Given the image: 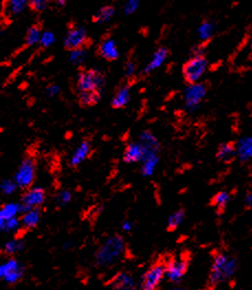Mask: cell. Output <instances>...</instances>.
<instances>
[{"label":"cell","instance_id":"cell-25","mask_svg":"<svg viewBox=\"0 0 252 290\" xmlns=\"http://www.w3.org/2000/svg\"><path fill=\"white\" fill-rule=\"evenodd\" d=\"M184 218H185V211L183 208H180V210H177L176 212L172 214L168 220V231L170 232L175 231L183 222Z\"/></svg>","mask_w":252,"mask_h":290},{"label":"cell","instance_id":"cell-10","mask_svg":"<svg viewBox=\"0 0 252 290\" xmlns=\"http://www.w3.org/2000/svg\"><path fill=\"white\" fill-rule=\"evenodd\" d=\"M188 264L183 259H172L165 265V277L171 282L177 284L187 272Z\"/></svg>","mask_w":252,"mask_h":290},{"label":"cell","instance_id":"cell-9","mask_svg":"<svg viewBox=\"0 0 252 290\" xmlns=\"http://www.w3.org/2000/svg\"><path fill=\"white\" fill-rule=\"evenodd\" d=\"M45 200V192L42 188H32L26 191L21 200L20 208L21 212L25 213L32 208H38L40 205L43 204Z\"/></svg>","mask_w":252,"mask_h":290},{"label":"cell","instance_id":"cell-40","mask_svg":"<svg viewBox=\"0 0 252 290\" xmlns=\"http://www.w3.org/2000/svg\"><path fill=\"white\" fill-rule=\"evenodd\" d=\"M4 225H5V220L2 218V215H0V230H4Z\"/></svg>","mask_w":252,"mask_h":290},{"label":"cell","instance_id":"cell-5","mask_svg":"<svg viewBox=\"0 0 252 290\" xmlns=\"http://www.w3.org/2000/svg\"><path fill=\"white\" fill-rule=\"evenodd\" d=\"M165 277V264L163 262H155L152 265L141 279L140 289L141 290H156L161 285L163 278Z\"/></svg>","mask_w":252,"mask_h":290},{"label":"cell","instance_id":"cell-19","mask_svg":"<svg viewBox=\"0 0 252 290\" xmlns=\"http://www.w3.org/2000/svg\"><path fill=\"white\" fill-rule=\"evenodd\" d=\"M229 200H230V195L228 192L219 191L211 198L210 205L216 207V211L218 214H222L225 211V208H226Z\"/></svg>","mask_w":252,"mask_h":290},{"label":"cell","instance_id":"cell-35","mask_svg":"<svg viewBox=\"0 0 252 290\" xmlns=\"http://www.w3.org/2000/svg\"><path fill=\"white\" fill-rule=\"evenodd\" d=\"M211 32H213V25H211L209 22L203 23V25L201 27V29H200L201 37L203 39H208L211 35Z\"/></svg>","mask_w":252,"mask_h":290},{"label":"cell","instance_id":"cell-4","mask_svg":"<svg viewBox=\"0 0 252 290\" xmlns=\"http://www.w3.org/2000/svg\"><path fill=\"white\" fill-rule=\"evenodd\" d=\"M207 69V60L205 56H194L183 65L184 81L190 85L195 84Z\"/></svg>","mask_w":252,"mask_h":290},{"label":"cell","instance_id":"cell-31","mask_svg":"<svg viewBox=\"0 0 252 290\" xmlns=\"http://www.w3.org/2000/svg\"><path fill=\"white\" fill-rule=\"evenodd\" d=\"M72 200V194L70 191H61V192H58L57 195H56V202H57V204L58 205H66L69 203V202Z\"/></svg>","mask_w":252,"mask_h":290},{"label":"cell","instance_id":"cell-38","mask_svg":"<svg viewBox=\"0 0 252 290\" xmlns=\"http://www.w3.org/2000/svg\"><path fill=\"white\" fill-rule=\"evenodd\" d=\"M138 2H129L125 6V13H132L138 8Z\"/></svg>","mask_w":252,"mask_h":290},{"label":"cell","instance_id":"cell-29","mask_svg":"<svg viewBox=\"0 0 252 290\" xmlns=\"http://www.w3.org/2000/svg\"><path fill=\"white\" fill-rule=\"evenodd\" d=\"M17 184H16V182L15 181H12V180H5L3 181V183L0 184V190H2V192L6 195H9V194H12L13 192H15L17 190Z\"/></svg>","mask_w":252,"mask_h":290},{"label":"cell","instance_id":"cell-28","mask_svg":"<svg viewBox=\"0 0 252 290\" xmlns=\"http://www.w3.org/2000/svg\"><path fill=\"white\" fill-rule=\"evenodd\" d=\"M23 248V244H22V242H20V241H11V242H8L7 244L5 245L4 247V252L6 254H15L19 251H21V249Z\"/></svg>","mask_w":252,"mask_h":290},{"label":"cell","instance_id":"cell-1","mask_svg":"<svg viewBox=\"0 0 252 290\" xmlns=\"http://www.w3.org/2000/svg\"><path fill=\"white\" fill-rule=\"evenodd\" d=\"M238 261L236 258L225 253H217L214 256L209 273V286L216 287L227 281L236 274Z\"/></svg>","mask_w":252,"mask_h":290},{"label":"cell","instance_id":"cell-7","mask_svg":"<svg viewBox=\"0 0 252 290\" xmlns=\"http://www.w3.org/2000/svg\"><path fill=\"white\" fill-rule=\"evenodd\" d=\"M23 276V268L20 265V262L10 258L6 260L4 264L0 265V279L8 282V284H16Z\"/></svg>","mask_w":252,"mask_h":290},{"label":"cell","instance_id":"cell-17","mask_svg":"<svg viewBox=\"0 0 252 290\" xmlns=\"http://www.w3.org/2000/svg\"><path fill=\"white\" fill-rule=\"evenodd\" d=\"M144 156V149L141 145L129 144L123 152V160L127 164H134L140 161Z\"/></svg>","mask_w":252,"mask_h":290},{"label":"cell","instance_id":"cell-20","mask_svg":"<svg viewBox=\"0 0 252 290\" xmlns=\"http://www.w3.org/2000/svg\"><path fill=\"white\" fill-rule=\"evenodd\" d=\"M40 214L39 208H32V210L23 213L21 219V225L25 228H35L40 222Z\"/></svg>","mask_w":252,"mask_h":290},{"label":"cell","instance_id":"cell-22","mask_svg":"<svg viewBox=\"0 0 252 290\" xmlns=\"http://www.w3.org/2000/svg\"><path fill=\"white\" fill-rule=\"evenodd\" d=\"M115 15V8L112 6H105L102 7L94 16H92V21L94 22H107L108 20Z\"/></svg>","mask_w":252,"mask_h":290},{"label":"cell","instance_id":"cell-2","mask_svg":"<svg viewBox=\"0 0 252 290\" xmlns=\"http://www.w3.org/2000/svg\"><path fill=\"white\" fill-rule=\"evenodd\" d=\"M124 249V241L119 235H114L105 241L96 252L95 261L98 267H109L121 257Z\"/></svg>","mask_w":252,"mask_h":290},{"label":"cell","instance_id":"cell-15","mask_svg":"<svg viewBox=\"0 0 252 290\" xmlns=\"http://www.w3.org/2000/svg\"><path fill=\"white\" fill-rule=\"evenodd\" d=\"M91 152V144L89 140H84L82 141L79 146L76 148V150L73 153V156L71 158V166L72 167H77L81 165L84 160L87 159L89 157V154Z\"/></svg>","mask_w":252,"mask_h":290},{"label":"cell","instance_id":"cell-12","mask_svg":"<svg viewBox=\"0 0 252 290\" xmlns=\"http://www.w3.org/2000/svg\"><path fill=\"white\" fill-rule=\"evenodd\" d=\"M111 287L114 290H135L136 281L131 274L120 272L111 279Z\"/></svg>","mask_w":252,"mask_h":290},{"label":"cell","instance_id":"cell-21","mask_svg":"<svg viewBox=\"0 0 252 290\" xmlns=\"http://www.w3.org/2000/svg\"><path fill=\"white\" fill-rule=\"evenodd\" d=\"M168 55H169V50L167 48H160V49H159L154 53V56H153V58H152L149 65L144 69L143 73L148 74L151 71H153L154 69H156V67L160 66L164 62V60L168 58Z\"/></svg>","mask_w":252,"mask_h":290},{"label":"cell","instance_id":"cell-41","mask_svg":"<svg viewBox=\"0 0 252 290\" xmlns=\"http://www.w3.org/2000/svg\"><path fill=\"white\" fill-rule=\"evenodd\" d=\"M172 290H187V289L184 288V287H175V288H173Z\"/></svg>","mask_w":252,"mask_h":290},{"label":"cell","instance_id":"cell-11","mask_svg":"<svg viewBox=\"0 0 252 290\" xmlns=\"http://www.w3.org/2000/svg\"><path fill=\"white\" fill-rule=\"evenodd\" d=\"M97 52L103 59L109 61V62L117 60L119 57V51L117 48V44L115 42V40L110 37L104 38L102 40L101 44H99L98 46Z\"/></svg>","mask_w":252,"mask_h":290},{"label":"cell","instance_id":"cell-27","mask_svg":"<svg viewBox=\"0 0 252 290\" xmlns=\"http://www.w3.org/2000/svg\"><path fill=\"white\" fill-rule=\"evenodd\" d=\"M26 4L28 3H26L25 0H11V2H9L8 5H7L9 15L17 16L19 13H21V11L25 8Z\"/></svg>","mask_w":252,"mask_h":290},{"label":"cell","instance_id":"cell-42","mask_svg":"<svg viewBox=\"0 0 252 290\" xmlns=\"http://www.w3.org/2000/svg\"><path fill=\"white\" fill-rule=\"evenodd\" d=\"M251 186H252V173H251Z\"/></svg>","mask_w":252,"mask_h":290},{"label":"cell","instance_id":"cell-36","mask_svg":"<svg viewBox=\"0 0 252 290\" xmlns=\"http://www.w3.org/2000/svg\"><path fill=\"white\" fill-rule=\"evenodd\" d=\"M136 71V65L134 62H131V61H129V62H127V64H125L124 66V74H125V76H127L128 78L130 76L134 75V73Z\"/></svg>","mask_w":252,"mask_h":290},{"label":"cell","instance_id":"cell-13","mask_svg":"<svg viewBox=\"0 0 252 290\" xmlns=\"http://www.w3.org/2000/svg\"><path fill=\"white\" fill-rule=\"evenodd\" d=\"M237 156V149L236 144L234 141H228L226 144L219 145L216 152V158L223 164L229 165L233 163Z\"/></svg>","mask_w":252,"mask_h":290},{"label":"cell","instance_id":"cell-8","mask_svg":"<svg viewBox=\"0 0 252 290\" xmlns=\"http://www.w3.org/2000/svg\"><path fill=\"white\" fill-rule=\"evenodd\" d=\"M88 42V37L87 33H86V30L82 27H72V28L69 30L68 36L65 38L64 41V46L65 49L72 51L75 50H79V49H84V46H86Z\"/></svg>","mask_w":252,"mask_h":290},{"label":"cell","instance_id":"cell-26","mask_svg":"<svg viewBox=\"0 0 252 290\" xmlns=\"http://www.w3.org/2000/svg\"><path fill=\"white\" fill-rule=\"evenodd\" d=\"M42 32L41 29L38 25H33L29 29L28 33H26V44L28 45H35L37 43H40V39H41Z\"/></svg>","mask_w":252,"mask_h":290},{"label":"cell","instance_id":"cell-34","mask_svg":"<svg viewBox=\"0 0 252 290\" xmlns=\"http://www.w3.org/2000/svg\"><path fill=\"white\" fill-rule=\"evenodd\" d=\"M20 226V222L17 218L15 219H10L5 221V225H4V230L5 231H15Z\"/></svg>","mask_w":252,"mask_h":290},{"label":"cell","instance_id":"cell-16","mask_svg":"<svg viewBox=\"0 0 252 290\" xmlns=\"http://www.w3.org/2000/svg\"><path fill=\"white\" fill-rule=\"evenodd\" d=\"M130 87L131 83L119 87L115 94V96L112 97L111 107L118 110V109H123V107L127 106L130 100Z\"/></svg>","mask_w":252,"mask_h":290},{"label":"cell","instance_id":"cell-39","mask_svg":"<svg viewBox=\"0 0 252 290\" xmlns=\"http://www.w3.org/2000/svg\"><path fill=\"white\" fill-rule=\"evenodd\" d=\"M122 228H123V231H130L131 228H132V224L130 223V222H124L123 225H122Z\"/></svg>","mask_w":252,"mask_h":290},{"label":"cell","instance_id":"cell-18","mask_svg":"<svg viewBox=\"0 0 252 290\" xmlns=\"http://www.w3.org/2000/svg\"><path fill=\"white\" fill-rule=\"evenodd\" d=\"M101 94L98 92H81L77 93L78 104L82 107H91L96 105L101 99Z\"/></svg>","mask_w":252,"mask_h":290},{"label":"cell","instance_id":"cell-32","mask_svg":"<svg viewBox=\"0 0 252 290\" xmlns=\"http://www.w3.org/2000/svg\"><path fill=\"white\" fill-rule=\"evenodd\" d=\"M85 56L86 55H85L84 49L72 51V53H71V61H72L73 63L79 64V63H82L83 61L85 60Z\"/></svg>","mask_w":252,"mask_h":290},{"label":"cell","instance_id":"cell-24","mask_svg":"<svg viewBox=\"0 0 252 290\" xmlns=\"http://www.w3.org/2000/svg\"><path fill=\"white\" fill-rule=\"evenodd\" d=\"M20 212H21L20 204L8 203V204H6L2 207V210H0V215H2V218L5 221H7V220L17 218L18 213H20Z\"/></svg>","mask_w":252,"mask_h":290},{"label":"cell","instance_id":"cell-23","mask_svg":"<svg viewBox=\"0 0 252 290\" xmlns=\"http://www.w3.org/2000/svg\"><path fill=\"white\" fill-rule=\"evenodd\" d=\"M238 156L243 161L252 158V138H246L240 141L238 147Z\"/></svg>","mask_w":252,"mask_h":290},{"label":"cell","instance_id":"cell-33","mask_svg":"<svg viewBox=\"0 0 252 290\" xmlns=\"http://www.w3.org/2000/svg\"><path fill=\"white\" fill-rule=\"evenodd\" d=\"M48 5H49V3L43 2V0H33V2L30 3L31 9L37 11V12L45 10L46 8H48Z\"/></svg>","mask_w":252,"mask_h":290},{"label":"cell","instance_id":"cell-3","mask_svg":"<svg viewBox=\"0 0 252 290\" xmlns=\"http://www.w3.org/2000/svg\"><path fill=\"white\" fill-rule=\"evenodd\" d=\"M105 86V76L97 70H85L78 74L76 80V91L81 92H98L102 93Z\"/></svg>","mask_w":252,"mask_h":290},{"label":"cell","instance_id":"cell-30","mask_svg":"<svg viewBox=\"0 0 252 290\" xmlns=\"http://www.w3.org/2000/svg\"><path fill=\"white\" fill-rule=\"evenodd\" d=\"M55 42V36L54 33L51 31H45L42 33L41 39H40V44L44 48H49L50 45H52L53 43Z\"/></svg>","mask_w":252,"mask_h":290},{"label":"cell","instance_id":"cell-14","mask_svg":"<svg viewBox=\"0 0 252 290\" xmlns=\"http://www.w3.org/2000/svg\"><path fill=\"white\" fill-rule=\"evenodd\" d=\"M206 92L207 89L205 83L191 85L190 89L186 91V105L190 107L198 105V103H200L202 98L205 96Z\"/></svg>","mask_w":252,"mask_h":290},{"label":"cell","instance_id":"cell-6","mask_svg":"<svg viewBox=\"0 0 252 290\" xmlns=\"http://www.w3.org/2000/svg\"><path fill=\"white\" fill-rule=\"evenodd\" d=\"M36 178V164L32 158H25L19 166L15 175L16 184L21 189H29Z\"/></svg>","mask_w":252,"mask_h":290},{"label":"cell","instance_id":"cell-37","mask_svg":"<svg viewBox=\"0 0 252 290\" xmlns=\"http://www.w3.org/2000/svg\"><path fill=\"white\" fill-rule=\"evenodd\" d=\"M58 92H59V87L55 84H52L48 87V89H46V95L50 96V97H53V96L57 95Z\"/></svg>","mask_w":252,"mask_h":290}]
</instances>
